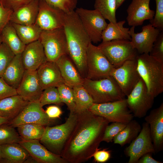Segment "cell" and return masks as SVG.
<instances>
[{
	"mask_svg": "<svg viewBox=\"0 0 163 163\" xmlns=\"http://www.w3.org/2000/svg\"><path fill=\"white\" fill-rule=\"evenodd\" d=\"M53 121L47 115L39 101L29 102L20 114L8 123L15 128L26 123L48 126Z\"/></svg>",
	"mask_w": 163,
	"mask_h": 163,
	"instance_id": "15",
	"label": "cell"
},
{
	"mask_svg": "<svg viewBox=\"0 0 163 163\" xmlns=\"http://www.w3.org/2000/svg\"><path fill=\"white\" fill-rule=\"evenodd\" d=\"M62 103L65 104L70 112H75V103L72 88L65 84L57 87Z\"/></svg>",
	"mask_w": 163,
	"mask_h": 163,
	"instance_id": "36",
	"label": "cell"
},
{
	"mask_svg": "<svg viewBox=\"0 0 163 163\" xmlns=\"http://www.w3.org/2000/svg\"><path fill=\"white\" fill-rule=\"evenodd\" d=\"M0 34L2 42L15 55L21 54L26 45L21 40L11 22L4 27Z\"/></svg>",
	"mask_w": 163,
	"mask_h": 163,
	"instance_id": "29",
	"label": "cell"
},
{
	"mask_svg": "<svg viewBox=\"0 0 163 163\" xmlns=\"http://www.w3.org/2000/svg\"><path fill=\"white\" fill-rule=\"evenodd\" d=\"M77 118V115L75 112H70L64 123L53 127L47 126L40 142L51 152L60 156Z\"/></svg>",
	"mask_w": 163,
	"mask_h": 163,
	"instance_id": "5",
	"label": "cell"
},
{
	"mask_svg": "<svg viewBox=\"0 0 163 163\" xmlns=\"http://www.w3.org/2000/svg\"><path fill=\"white\" fill-rule=\"evenodd\" d=\"M149 55L163 63V32L161 31L154 42Z\"/></svg>",
	"mask_w": 163,
	"mask_h": 163,
	"instance_id": "42",
	"label": "cell"
},
{
	"mask_svg": "<svg viewBox=\"0 0 163 163\" xmlns=\"http://www.w3.org/2000/svg\"><path fill=\"white\" fill-rule=\"evenodd\" d=\"M11 23L25 45L39 40L42 30L37 24L25 25Z\"/></svg>",
	"mask_w": 163,
	"mask_h": 163,
	"instance_id": "31",
	"label": "cell"
},
{
	"mask_svg": "<svg viewBox=\"0 0 163 163\" xmlns=\"http://www.w3.org/2000/svg\"><path fill=\"white\" fill-rule=\"evenodd\" d=\"M111 157L110 151L107 149L100 150L98 149L93 153L92 157H93L95 162L98 163H104L107 161Z\"/></svg>",
	"mask_w": 163,
	"mask_h": 163,
	"instance_id": "46",
	"label": "cell"
},
{
	"mask_svg": "<svg viewBox=\"0 0 163 163\" xmlns=\"http://www.w3.org/2000/svg\"><path fill=\"white\" fill-rule=\"evenodd\" d=\"M75 12L91 42L101 41L103 31L107 25L106 19L97 10L77 8Z\"/></svg>",
	"mask_w": 163,
	"mask_h": 163,
	"instance_id": "11",
	"label": "cell"
},
{
	"mask_svg": "<svg viewBox=\"0 0 163 163\" xmlns=\"http://www.w3.org/2000/svg\"><path fill=\"white\" fill-rule=\"evenodd\" d=\"M43 90L51 87H57L65 84L60 70L55 62L46 61L37 70Z\"/></svg>",
	"mask_w": 163,
	"mask_h": 163,
	"instance_id": "22",
	"label": "cell"
},
{
	"mask_svg": "<svg viewBox=\"0 0 163 163\" xmlns=\"http://www.w3.org/2000/svg\"><path fill=\"white\" fill-rule=\"evenodd\" d=\"M135 28L132 26L129 31L133 46L139 54H149L161 31L150 24L143 26L139 33H135Z\"/></svg>",
	"mask_w": 163,
	"mask_h": 163,
	"instance_id": "16",
	"label": "cell"
},
{
	"mask_svg": "<svg viewBox=\"0 0 163 163\" xmlns=\"http://www.w3.org/2000/svg\"><path fill=\"white\" fill-rule=\"evenodd\" d=\"M126 124L117 122L108 124L105 130L102 141L107 143L113 142L114 138L125 128Z\"/></svg>",
	"mask_w": 163,
	"mask_h": 163,
	"instance_id": "39",
	"label": "cell"
},
{
	"mask_svg": "<svg viewBox=\"0 0 163 163\" xmlns=\"http://www.w3.org/2000/svg\"><path fill=\"white\" fill-rule=\"evenodd\" d=\"M39 101L42 107L50 104L62 103L57 87H51L43 90Z\"/></svg>",
	"mask_w": 163,
	"mask_h": 163,
	"instance_id": "37",
	"label": "cell"
},
{
	"mask_svg": "<svg viewBox=\"0 0 163 163\" xmlns=\"http://www.w3.org/2000/svg\"><path fill=\"white\" fill-rule=\"evenodd\" d=\"M26 69L21 55H15L7 67L2 77L8 85L16 89L24 75Z\"/></svg>",
	"mask_w": 163,
	"mask_h": 163,
	"instance_id": "26",
	"label": "cell"
},
{
	"mask_svg": "<svg viewBox=\"0 0 163 163\" xmlns=\"http://www.w3.org/2000/svg\"><path fill=\"white\" fill-rule=\"evenodd\" d=\"M110 76L115 81L125 96H127L141 78L136 59L128 60L119 67L115 68Z\"/></svg>",
	"mask_w": 163,
	"mask_h": 163,
	"instance_id": "12",
	"label": "cell"
},
{
	"mask_svg": "<svg viewBox=\"0 0 163 163\" xmlns=\"http://www.w3.org/2000/svg\"><path fill=\"white\" fill-rule=\"evenodd\" d=\"M38 163H68L61 156L50 151L39 140H21L19 142Z\"/></svg>",
	"mask_w": 163,
	"mask_h": 163,
	"instance_id": "19",
	"label": "cell"
},
{
	"mask_svg": "<svg viewBox=\"0 0 163 163\" xmlns=\"http://www.w3.org/2000/svg\"><path fill=\"white\" fill-rule=\"evenodd\" d=\"M88 110L105 118L110 123L117 122L127 124L134 117L128 108L125 98L113 102L94 103Z\"/></svg>",
	"mask_w": 163,
	"mask_h": 163,
	"instance_id": "8",
	"label": "cell"
},
{
	"mask_svg": "<svg viewBox=\"0 0 163 163\" xmlns=\"http://www.w3.org/2000/svg\"><path fill=\"white\" fill-rule=\"evenodd\" d=\"M18 95L29 102L39 101L43 90L40 85L37 70H26L16 89Z\"/></svg>",
	"mask_w": 163,
	"mask_h": 163,
	"instance_id": "17",
	"label": "cell"
},
{
	"mask_svg": "<svg viewBox=\"0 0 163 163\" xmlns=\"http://www.w3.org/2000/svg\"><path fill=\"white\" fill-rule=\"evenodd\" d=\"M97 46L115 68L119 67L128 60L136 59L138 54L129 40L118 39L102 42Z\"/></svg>",
	"mask_w": 163,
	"mask_h": 163,
	"instance_id": "6",
	"label": "cell"
},
{
	"mask_svg": "<svg viewBox=\"0 0 163 163\" xmlns=\"http://www.w3.org/2000/svg\"><path fill=\"white\" fill-rule=\"evenodd\" d=\"M136 60L141 78L149 93L155 97L163 91V63L148 53L138 54Z\"/></svg>",
	"mask_w": 163,
	"mask_h": 163,
	"instance_id": "3",
	"label": "cell"
},
{
	"mask_svg": "<svg viewBox=\"0 0 163 163\" xmlns=\"http://www.w3.org/2000/svg\"><path fill=\"white\" fill-rule=\"evenodd\" d=\"M76 113V123L60 155L68 163H82L92 157L99 149L105 128L110 123L89 110Z\"/></svg>",
	"mask_w": 163,
	"mask_h": 163,
	"instance_id": "1",
	"label": "cell"
},
{
	"mask_svg": "<svg viewBox=\"0 0 163 163\" xmlns=\"http://www.w3.org/2000/svg\"><path fill=\"white\" fill-rule=\"evenodd\" d=\"M44 1L48 4L65 13L73 11L76 8L78 0H39Z\"/></svg>",
	"mask_w": 163,
	"mask_h": 163,
	"instance_id": "40",
	"label": "cell"
},
{
	"mask_svg": "<svg viewBox=\"0 0 163 163\" xmlns=\"http://www.w3.org/2000/svg\"><path fill=\"white\" fill-rule=\"evenodd\" d=\"M129 144L124 151L125 155L129 158L128 163H137L139 158L145 153H156L149 126L145 122L142 123L137 136Z\"/></svg>",
	"mask_w": 163,
	"mask_h": 163,
	"instance_id": "13",
	"label": "cell"
},
{
	"mask_svg": "<svg viewBox=\"0 0 163 163\" xmlns=\"http://www.w3.org/2000/svg\"><path fill=\"white\" fill-rule=\"evenodd\" d=\"M125 0H116L117 9L118 8L123 4Z\"/></svg>",
	"mask_w": 163,
	"mask_h": 163,
	"instance_id": "50",
	"label": "cell"
},
{
	"mask_svg": "<svg viewBox=\"0 0 163 163\" xmlns=\"http://www.w3.org/2000/svg\"><path fill=\"white\" fill-rule=\"evenodd\" d=\"M86 78L98 79L110 76L115 68L97 46L91 42L88 47L86 57Z\"/></svg>",
	"mask_w": 163,
	"mask_h": 163,
	"instance_id": "9",
	"label": "cell"
},
{
	"mask_svg": "<svg viewBox=\"0 0 163 163\" xmlns=\"http://www.w3.org/2000/svg\"><path fill=\"white\" fill-rule=\"evenodd\" d=\"M39 40L43 46L47 61L55 62L61 56L69 55L63 28L42 30Z\"/></svg>",
	"mask_w": 163,
	"mask_h": 163,
	"instance_id": "7",
	"label": "cell"
},
{
	"mask_svg": "<svg viewBox=\"0 0 163 163\" xmlns=\"http://www.w3.org/2000/svg\"><path fill=\"white\" fill-rule=\"evenodd\" d=\"M39 2L33 0L13 11L10 22L25 25L34 24L38 13Z\"/></svg>",
	"mask_w": 163,
	"mask_h": 163,
	"instance_id": "25",
	"label": "cell"
},
{
	"mask_svg": "<svg viewBox=\"0 0 163 163\" xmlns=\"http://www.w3.org/2000/svg\"><path fill=\"white\" fill-rule=\"evenodd\" d=\"M18 132L22 140H40L45 129V126L33 123H26L17 127Z\"/></svg>",
	"mask_w": 163,
	"mask_h": 163,
	"instance_id": "33",
	"label": "cell"
},
{
	"mask_svg": "<svg viewBox=\"0 0 163 163\" xmlns=\"http://www.w3.org/2000/svg\"><path fill=\"white\" fill-rule=\"evenodd\" d=\"M141 129L142 126L139 123L132 120L114 138L113 142L121 146L129 144L137 136Z\"/></svg>",
	"mask_w": 163,
	"mask_h": 163,
	"instance_id": "30",
	"label": "cell"
},
{
	"mask_svg": "<svg viewBox=\"0 0 163 163\" xmlns=\"http://www.w3.org/2000/svg\"><path fill=\"white\" fill-rule=\"evenodd\" d=\"M145 120L149 125L155 153L159 152L163 149V103L152 110Z\"/></svg>",
	"mask_w": 163,
	"mask_h": 163,
	"instance_id": "18",
	"label": "cell"
},
{
	"mask_svg": "<svg viewBox=\"0 0 163 163\" xmlns=\"http://www.w3.org/2000/svg\"><path fill=\"white\" fill-rule=\"evenodd\" d=\"M21 55L26 70H37L47 61L43 46L39 40L26 45Z\"/></svg>",
	"mask_w": 163,
	"mask_h": 163,
	"instance_id": "21",
	"label": "cell"
},
{
	"mask_svg": "<svg viewBox=\"0 0 163 163\" xmlns=\"http://www.w3.org/2000/svg\"><path fill=\"white\" fill-rule=\"evenodd\" d=\"M33 0H0V3L4 7L13 11L31 2Z\"/></svg>",
	"mask_w": 163,
	"mask_h": 163,
	"instance_id": "45",
	"label": "cell"
},
{
	"mask_svg": "<svg viewBox=\"0 0 163 163\" xmlns=\"http://www.w3.org/2000/svg\"><path fill=\"white\" fill-rule=\"evenodd\" d=\"M4 162L3 154L2 150V147L0 145V163Z\"/></svg>",
	"mask_w": 163,
	"mask_h": 163,
	"instance_id": "51",
	"label": "cell"
},
{
	"mask_svg": "<svg viewBox=\"0 0 163 163\" xmlns=\"http://www.w3.org/2000/svg\"><path fill=\"white\" fill-rule=\"evenodd\" d=\"M45 112L48 117L51 119L59 117L62 114L61 109L56 106H51L46 108Z\"/></svg>",
	"mask_w": 163,
	"mask_h": 163,
	"instance_id": "47",
	"label": "cell"
},
{
	"mask_svg": "<svg viewBox=\"0 0 163 163\" xmlns=\"http://www.w3.org/2000/svg\"><path fill=\"white\" fill-rule=\"evenodd\" d=\"M126 98L128 108L134 117L141 118L145 116L152 107L155 98L148 93L141 78Z\"/></svg>",
	"mask_w": 163,
	"mask_h": 163,
	"instance_id": "10",
	"label": "cell"
},
{
	"mask_svg": "<svg viewBox=\"0 0 163 163\" xmlns=\"http://www.w3.org/2000/svg\"><path fill=\"white\" fill-rule=\"evenodd\" d=\"M29 102L18 94L1 99L0 116L10 121L18 116Z\"/></svg>",
	"mask_w": 163,
	"mask_h": 163,
	"instance_id": "24",
	"label": "cell"
},
{
	"mask_svg": "<svg viewBox=\"0 0 163 163\" xmlns=\"http://www.w3.org/2000/svg\"><path fill=\"white\" fill-rule=\"evenodd\" d=\"M2 43V39L0 34V47Z\"/></svg>",
	"mask_w": 163,
	"mask_h": 163,
	"instance_id": "52",
	"label": "cell"
},
{
	"mask_svg": "<svg viewBox=\"0 0 163 163\" xmlns=\"http://www.w3.org/2000/svg\"><path fill=\"white\" fill-rule=\"evenodd\" d=\"M15 127L8 123L0 125V145L19 142L22 140Z\"/></svg>",
	"mask_w": 163,
	"mask_h": 163,
	"instance_id": "35",
	"label": "cell"
},
{
	"mask_svg": "<svg viewBox=\"0 0 163 163\" xmlns=\"http://www.w3.org/2000/svg\"><path fill=\"white\" fill-rule=\"evenodd\" d=\"M124 20L113 23L110 22L102 32L101 35L102 42H107L118 39L130 40L129 34V29L124 27Z\"/></svg>",
	"mask_w": 163,
	"mask_h": 163,
	"instance_id": "28",
	"label": "cell"
},
{
	"mask_svg": "<svg viewBox=\"0 0 163 163\" xmlns=\"http://www.w3.org/2000/svg\"><path fill=\"white\" fill-rule=\"evenodd\" d=\"M156 9L153 18L150 24L161 31L163 30V0H155Z\"/></svg>",
	"mask_w": 163,
	"mask_h": 163,
	"instance_id": "41",
	"label": "cell"
},
{
	"mask_svg": "<svg viewBox=\"0 0 163 163\" xmlns=\"http://www.w3.org/2000/svg\"><path fill=\"white\" fill-rule=\"evenodd\" d=\"M72 88L75 103V112L78 113L88 110L94 103L88 92L83 85Z\"/></svg>",
	"mask_w": 163,
	"mask_h": 163,
	"instance_id": "32",
	"label": "cell"
},
{
	"mask_svg": "<svg viewBox=\"0 0 163 163\" xmlns=\"http://www.w3.org/2000/svg\"><path fill=\"white\" fill-rule=\"evenodd\" d=\"M15 55L5 43H2L0 47V77Z\"/></svg>",
	"mask_w": 163,
	"mask_h": 163,
	"instance_id": "38",
	"label": "cell"
},
{
	"mask_svg": "<svg viewBox=\"0 0 163 163\" xmlns=\"http://www.w3.org/2000/svg\"><path fill=\"white\" fill-rule=\"evenodd\" d=\"M150 0H132L127 9L126 20L129 26L142 25L146 20H151L155 12L150 8Z\"/></svg>",
	"mask_w": 163,
	"mask_h": 163,
	"instance_id": "20",
	"label": "cell"
},
{
	"mask_svg": "<svg viewBox=\"0 0 163 163\" xmlns=\"http://www.w3.org/2000/svg\"><path fill=\"white\" fill-rule=\"evenodd\" d=\"M152 153H147L142 155L139 159L137 163H162L156 160L152 157Z\"/></svg>",
	"mask_w": 163,
	"mask_h": 163,
	"instance_id": "48",
	"label": "cell"
},
{
	"mask_svg": "<svg viewBox=\"0 0 163 163\" xmlns=\"http://www.w3.org/2000/svg\"><path fill=\"white\" fill-rule=\"evenodd\" d=\"M94 8L110 22H117L116 0H95Z\"/></svg>",
	"mask_w": 163,
	"mask_h": 163,
	"instance_id": "34",
	"label": "cell"
},
{
	"mask_svg": "<svg viewBox=\"0 0 163 163\" xmlns=\"http://www.w3.org/2000/svg\"><path fill=\"white\" fill-rule=\"evenodd\" d=\"M65 13L44 1L39 0L38 13L35 24L42 30L63 28Z\"/></svg>",
	"mask_w": 163,
	"mask_h": 163,
	"instance_id": "14",
	"label": "cell"
},
{
	"mask_svg": "<svg viewBox=\"0 0 163 163\" xmlns=\"http://www.w3.org/2000/svg\"><path fill=\"white\" fill-rule=\"evenodd\" d=\"M63 28L67 39L69 55L81 76H87V51L91 42L75 11L65 13Z\"/></svg>",
	"mask_w": 163,
	"mask_h": 163,
	"instance_id": "2",
	"label": "cell"
},
{
	"mask_svg": "<svg viewBox=\"0 0 163 163\" xmlns=\"http://www.w3.org/2000/svg\"><path fill=\"white\" fill-rule=\"evenodd\" d=\"M13 11L4 7L0 3V33L10 22Z\"/></svg>",
	"mask_w": 163,
	"mask_h": 163,
	"instance_id": "44",
	"label": "cell"
},
{
	"mask_svg": "<svg viewBox=\"0 0 163 163\" xmlns=\"http://www.w3.org/2000/svg\"><path fill=\"white\" fill-rule=\"evenodd\" d=\"M4 162L22 163L30 156L27 150L19 143L1 145Z\"/></svg>",
	"mask_w": 163,
	"mask_h": 163,
	"instance_id": "27",
	"label": "cell"
},
{
	"mask_svg": "<svg viewBox=\"0 0 163 163\" xmlns=\"http://www.w3.org/2000/svg\"><path fill=\"white\" fill-rule=\"evenodd\" d=\"M55 62L65 84L72 88L83 85L84 78L81 76L68 55L61 56Z\"/></svg>",
	"mask_w": 163,
	"mask_h": 163,
	"instance_id": "23",
	"label": "cell"
},
{
	"mask_svg": "<svg viewBox=\"0 0 163 163\" xmlns=\"http://www.w3.org/2000/svg\"><path fill=\"white\" fill-rule=\"evenodd\" d=\"M83 86L94 103L113 102L125 98V96L111 76L98 79L85 78Z\"/></svg>",
	"mask_w": 163,
	"mask_h": 163,
	"instance_id": "4",
	"label": "cell"
},
{
	"mask_svg": "<svg viewBox=\"0 0 163 163\" xmlns=\"http://www.w3.org/2000/svg\"><path fill=\"white\" fill-rule=\"evenodd\" d=\"M9 121L8 119L0 116V125L3 124L8 123Z\"/></svg>",
	"mask_w": 163,
	"mask_h": 163,
	"instance_id": "49",
	"label": "cell"
},
{
	"mask_svg": "<svg viewBox=\"0 0 163 163\" xmlns=\"http://www.w3.org/2000/svg\"><path fill=\"white\" fill-rule=\"evenodd\" d=\"M18 95L16 89L8 85L2 77H0V100Z\"/></svg>",
	"mask_w": 163,
	"mask_h": 163,
	"instance_id": "43",
	"label": "cell"
}]
</instances>
